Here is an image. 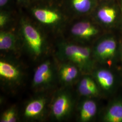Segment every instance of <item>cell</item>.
Here are the masks:
<instances>
[{"label":"cell","mask_w":122,"mask_h":122,"mask_svg":"<svg viewBox=\"0 0 122 122\" xmlns=\"http://www.w3.org/2000/svg\"><path fill=\"white\" fill-rule=\"evenodd\" d=\"M59 56L65 60L77 66L80 70L89 69L92 64L91 49L70 43L63 42L59 44Z\"/></svg>","instance_id":"obj_1"},{"label":"cell","mask_w":122,"mask_h":122,"mask_svg":"<svg viewBox=\"0 0 122 122\" xmlns=\"http://www.w3.org/2000/svg\"><path fill=\"white\" fill-rule=\"evenodd\" d=\"M21 34L26 48L35 57L41 56L44 52L45 42L40 31L28 21L22 20L20 27Z\"/></svg>","instance_id":"obj_2"},{"label":"cell","mask_w":122,"mask_h":122,"mask_svg":"<svg viewBox=\"0 0 122 122\" xmlns=\"http://www.w3.org/2000/svg\"><path fill=\"white\" fill-rule=\"evenodd\" d=\"M73 107V99L70 93L66 91L59 92L52 100L50 107L51 113L55 119L61 120L70 115Z\"/></svg>","instance_id":"obj_3"},{"label":"cell","mask_w":122,"mask_h":122,"mask_svg":"<svg viewBox=\"0 0 122 122\" xmlns=\"http://www.w3.org/2000/svg\"><path fill=\"white\" fill-rule=\"evenodd\" d=\"M54 66L50 61H45L35 69L33 78V86L38 90L48 88L51 86L55 78Z\"/></svg>","instance_id":"obj_4"},{"label":"cell","mask_w":122,"mask_h":122,"mask_svg":"<svg viewBox=\"0 0 122 122\" xmlns=\"http://www.w3.org/2000/svg\"><path fill=\"white\" fill-rule=\"evenodd\" d=\"M116 50V40L112 37H106L97 43L94 49V55L98 61L105 62L114 57Z\"/></svg>","instance_id":"obj_5"},{"label":"cell","mask_w":122,"mask_h":122,"mask_svg":"<svg viewBox=\"0 0 122 122\" xmlns=\"http://www.w3.org/2000/svg\"><path fill=\"white\" fill-rule=\"evenodd\" d=\"M71 35L76 39L89 40L99 33V30L92 22L82 20L75 23L70 29Z\"/></svg>","instance_id":"obj_6"},{"label":"cell","mask_w":122,"mask_h":122,"mask_svg":"<svg viewBox=\"0 0 122 122\" xmlns=\"http://www.w3.org/2000/svg\"><path fill=\"white\" fill-rule=\"evenodd\" d=\"M32 13L38 21L47 25H56L63 20V16L61 13L51 8L35 7L32 10Z\"/></svg>","instance_id":"obj_7"},{"label":"cell","mask_w":122,"mask_h":122,"mask_svg":"<svg viewBox=\"0 0 122 122\" xmlns=\"http://www.w3.org/2000/svg\"><path fill=\"white\" fill-rule=\"evenodd\" d=\"M0 78L9 83L19 82L22 78L21 71L19 66L10 61L1 60L0 61Z\"/></svg>","instance_id":"obj_8"},{"label":"cell","mask_w":122,"mask_h":122,"mask_svg":"<svg viewBox=\"0 0 122 122\" xmlns=\"http://www.w3.org/2000/svg\"><path fill=\"white\" fill-rule=\"evenodd\" d=\"M47 103V99L44 97H39L32 100L25 107L24 116L28 119L39 118L44 113Z\"/></svg>","instance_id":"obj_9"},{"label":"cell","mask_w":122,"mask_h":122,"mask_svg":"<svg viewBox=\"0 0 122 122\" xmlns=\"http://www.w3.org/2000/svg\"><path fill=\"white\" fill-rule=\"evenodd\" d=\"M77 66L70 62L62 64L58 70V75L60 81L64 84H71L77 79L79 75Z\"/></svg>","instance_id":"obj_10"},{"label":"cell","mask_w":122,"mask_h":122,"mask_svg":"<svg viewBox=\"0 0 122 122\" xmlns=\"http://www.w3.org/2000/svg\"><path fill=\"white\" fill-rule=\"evenodd\" d=\"M69 9L78 15H84L91 12L95 9L96 0H67Z\"/></svg>","instance_id":"obj_11"},{"label":"cell","mask_w":122,"mask_h":122,"mask_svg":"<svg viewBox=\"0 0 122 122\" xmlns=\"http://www.w3.org/2000/svg\"><path fill=\"white\" fill-rule=\"evenodd\" d=\"M117 15V9L114 7L109 5H103L97 9L96 17L100 23L108 25L115 22Z\"/></svg>","instance_id":"obj_12"},{"label":"cell","mask_w":122,"mask_h":122,"mask_svg":"<svg viewBox=\"0 0 122 122\" xmlns=\"http://www.w3.org/2000/svg\"><path fill=\"white\" fill-rule=\"evenodd\" d=\"M79 93L83 96H96L99 92L96 82L89 76H85L81 79L78 86Z\"/></svg>","instance_id":"obj_13"},{"label":"cell","mask_w":122,"mask_h":122,"mask_svg":"<svg viewBox=\"0 0 122 122\" xmlns=\"http://www.w3.org/2000/svg\"><path fill=\"white\" fill-rule=\"evenodd\" d=\"M95 77L97 82L103 89L108 91L113 86L114 76L109 70L101 69L95 73Z\"/></svg>","instance_id":"obj_14"},{"label":"cell","mask_w":122,"mask_h":122,"mask_svg":"<svg viewBox=\"0 0 122 122\" xmlns=\"http://www.w3.org/2000/svg\"><path fill=\"white\" fill-rule=\"evenodd\" d=\"M97 110L95 101L92 100H84L81 105L79 117L81 121L88 122L92 119L96 114Z\"/></svg>","instance_id":"obj_15"},{"label":"cell","mask_w":122,"mask_h":122,"mask_svg":"<svg viewBox=\"0 0 122 122\" xmlns=\"http://www.w3.org/2000/svg\"><path fill=\"white\" fill-rule=\"evenodd\" d=\"M106 122H122V102L116 101L107 109L104 117Z\"/></svg>","instance_id":"obj_16"},{"label":"cell","mask_w":122,"mask_h":122,"mask_svg":"<svg viewBox=\"0 0 122 122\" xmlns=\"http://www.w3.org/2000/svg\"><path fill=\"white\" fill-rule=\"evenodd\" d=\"M17 39L15 35L10 31H2L0 33V49L10 51L15 48Z\"/></svg>","instance_id":"obj_17"},{"label":"cell","mask_w":122,"mask_h":122,"mask_svg":"<svg viewBox=\"0 0 122 122\" xmlns=\"http://www.w3.org/2000/svg\"><path fill=\"white\" fill-rule=\"evenodd\" d=\"M17 120V114L14 108L7 109L2 113L0 121L2 122H15Z\"/></svg>","instance_id":"obj_18"},{"label":"cell","mask_w":122,"mask_h":122,"mask_svg":"<svg viewBox=\"0 0 122 122\" xmlns=\"http://www.w3.org/2000/svg\"><path fill=\"white\" fill-rule=\"evenodd\" d=\"M10 19V15L9 12L6 11L1 10L0 13V27L3 28L6 26Z\"/></svg>","instance_id":"obj_19"},{"label":"cell","mask_w":122,"mask_h":122,"mask_svg":"<svg viewBox=\"0 0 122 122\" xmlns=\"http://www.w3.org/2000/svg\"><path fill=\"white\" fill-rule=\"evenodd\" d=\"M9 0H0V8H3L5 6L8 4Z\"/></svg>","instance_id":"obj_20"},{"label":"cell","mask_w":122,"mask_h":122,"mask_svg":"<svg viewBox=\"0 0 122 122\" xmlns=\"http://www.w3.org/2000/svg\"><path fill=\"white\" fill-rule=\"evenodd\" d=\"M30 0H17V1L20 3L21 4H25L29 2Z\"/></svg>","instance_id":"obj_21"},{"label":"cell","mask_w":122,"mask_h":122,"mask_svg":"<svg viewBox=\"0 0 122 122\" xmlns=\"http://www.w3.org/2000/svg\"><path fill=\"white\" fill-rule=\"evenodd\" d=\"M121 9H122V3H121Z\"/></svg>","instance_id":"obj_22"},{"label":"cell","mask_w":122,"mask_h":122,"mask_svg":"<svg viewBox=\"0 0 122 122\" xmlns=\"http://www.w3.org/2000/svg\"></svg>","instance_id":"obj_23"}]
</instances>
